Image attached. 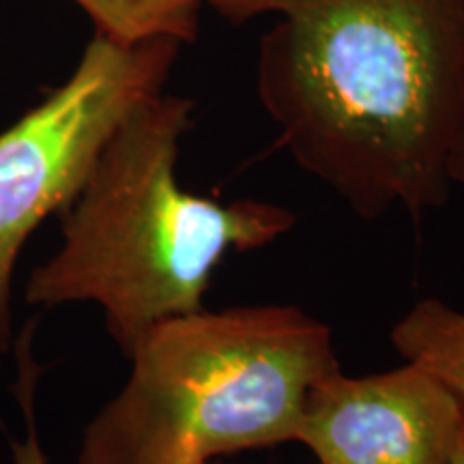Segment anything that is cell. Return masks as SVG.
I'll return each mask as SVG.
<instances>
[{"label": "cell", "mask_w": 464, "mask_h": 464, "mask_svg": "<svg viewBox=\"0 0 464 464\" xmlns=\"http://www.w3.org/2000/svg\"><path fill=\"white\" fill-rule=\"evenodd\" d=\"M402 362L434 376L464 402V310L437 297L420 299L392 327Z\"/></svg>", "instance_id": "6"}, {"label": "cell", "mask_w": 464, "mask_h": 464, "mask_svg": "<svg viewBox=\"0 0 464 464\" xmlns=\"http://www.w3.org/2000/svg\"><path fill=\"white\" fill-rule=\"evenodd\" d=\"M188 464H213V462H188Z\"/></svg>", "instance_id": "11"}, {"label": "cell", "mask_w": 464, "mask_h": 464, "mask_svg": "<svg viewBox=\"0 0 464 464\" xmlns=\"http://www.w3.org/2000/svg\"><path fill=\"white\" fill-rule=\"evenodd\" d=\"M125 387L86 426L78 464H188L297 437L310 392L340 370L329 324L297 305L202 307L130 351Z\"/></svg>", "instance_id": "3"}, {"label": "cell", "mask_w": 464, "mask_h": 464, "mask_svg": "<svg viewBox=\"0 0 464 464\" xmlns=\"http://www.w3.org/2000/svg\"><path fill=\"white\" fill-rule=\"evenodd\" d=\"M183 44L123 45L95 34L65 84L0 133V338L9 335L15 260L50 213H63L103 149L138 108L164 92Z\"/></svg>", "instance_id": "4"}, {"label": "cell", "mask_w": 464, "mask_h": 464, "mask_svg": "<svg viewBox=\"0 0 464 464\" xmlns=\"http://www.w3.org/2000/svg\"><path fill=\"white\" fill-rule=\"evenodd\" d=\"M464 402L413 363L368 376L335 370L305 400L295 443L318 464H450Z\"/></svg>", "instance_id": "5"}, {"label": "cell", "mask_w": 464, "mask_h": 464, "mask_svg": "<svg viewBox=\"0 0 464 464\" xmlns=\"http://www.w3.org/2000/svg\"><path fill=\"white\" fill-rule=\"evenodd\" d=\"M194 102L161 95L125 121L63 216V246L31 274L26 301H92L123 355L153 324L205 307L228 254L274 246L297 224L276 202H219L177 179Z\"/></svg>", "instance_id": "2"}, {"label": "cell", "mask_w": 464, "mask_h": 464, "mask_svg": "<svg viewBox=\"0 0 464 464\" xmlns=\"http://www.w3.org/2000/svg\"><path fill=\"white\" fill-rule=\"evenodd\" d=\"M271 17L256 92L301 170L363 219L448 205L464 100V0H205Z\"/></svg>", "instance_id": "1"}, {"label": "cell", "mask_w": 464, "mask_h": 464, "mask_svg": "<svg viewBox=\"0 0 464 464\" xmlns=\"http://www.w3.org/2000/svg\"><path fill=\"white\" fill-rule=\"evenodd\" d=\"M450 464H464V413H462V423L460 430H458V440L454 448V456H451Z\"/></svg>", "instance_id": "10"}, {"label": "cell", "mask_w": 464, "mask_h": 464, "mask_svg": "<svg viewBox=\"0 0 464 464\" xmlns=\"http://www.w3.org/2000/svg\"><path fill=\"white\" fill-rule=\"evenodd\" d=\"M22 402H24V413H26V423H28V437H26L24 443L14 445L15 464H48V460H45L44 450H42V443H39L37 428H34L31 392H26L24 396H22Z\"/></svg>", "instance_id": "8"}, {"label": "cell", "mask_w": 464, "mask_h": 464, "mask_svg": "<svg viewBox=\"0 0 464 464\" xmlns=\"http://www.w3.org/2000/svg\"><path fill=\"white\" fill-rule=\"evenodd\" d=\"M450 181L456 188L464 189V100H462V110H460V121H458V130L454 144H451L450 153Z\"/></svg>", "instance_id": "9"}, {"label": "cell", "mask_w": 464, "mask_h": 464, "mask_svg": "<svg viewBox=\"0 0 464 464\" xmlns=\"http://www.w3.org/2000/svg\"><path fill=\"white\" fill-rule=\"evenodd\" d=\"M86 11L97 34L133 45L149 39L194 44L200 33L205 0H73Z\"/></svg>", "instance_id": "7"}]
</instances>
